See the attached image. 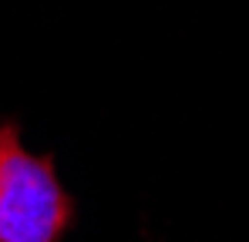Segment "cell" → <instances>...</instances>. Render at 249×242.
Here are the masks:
<instances>
[{"instance_id":"obj_1","label":"cell","mask_w":249,"mask_h":242,"mask_svg":"<svg viewBox=\"0 0 249 242\" xmlns=\"http://www.w3.org/2000/svg\"><path fill=\"white\" fill-rule=\"evenodd\" d=\"M68 215L54 165L31 155L14 128H0V242H54Z\"/></svg>"}]
</instances>
